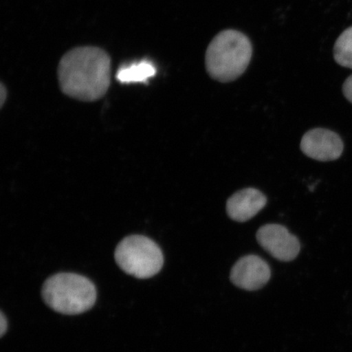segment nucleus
Instances as JSON below:
<instances>
[{
	"label": "nucleus",
	"instance_id": "ddd939ff",
	"mask_svg": "<svg viewBox=\"0 0 352 352\" xmlns=\"http://www.w3.org/2000/svg\"><path fill=\"white\" fill-rule=\"evenodd\" d=\"M6 98H7V89H6V87H4V85L2 83L1 86H0V100H1V101H0V104H1V107L4 104V102H6Z\"/></svg>",
	"mask_w": 352,
	"mask_h": 352
},
{
	"label": "nucleus",
	"instance_id": "1a4fd4ad",
	"mask_svg": "<svg viewBox=\"0 0 352 352\" xmlns=\"http://www.w3.org/2000/svg\"><path fill=\"white\" fill-rule=\"evenodd\" d=\"M156 72L155 66L151 61L142 60L123 66L118 70L116 78L121 83L146 82L155 76Z\"/></svg>",
	"mask_w": 352,
	"mask_h": 352
},
{
	"label": "nucleus",
	"instance_id": "39448f33",
	"mask_svg": "<svg viewBox=\"0 0 352 352\" xmlns=\"http://www.w3.org/2000/svg\"><path fill=\"white\" fill-rule=\"evenodd\" d=\"M256 239L267 252L280 261H292L300 252L297 237L280 224H266L261 227L257 232Z\"/></svg>",
	"mask_w": 352,
	"mask_h": 352
},
{
	"label": "nucleus",
	"instance_id": "f257e3e1",
	"mask_svg": "<svg viewBox=\"0 0 352 352\" xmlns=\"http://www.w3.org/2000/svg\"><path fill=\"white\" fill-rule=\"evenodd\" d=\"M110 57L95 47H76L61 58L58 66L60 89L82 101L99 100L110 85Z\"/></svg>",
	"mask_w": 352,
	"mask_h": 352
},
{
	"label": "nucleus",
	"instance_id": "f8f14e48",
	"mask_svg": "<svg viewBox=\"0 0 352 352\" xmlns=\"http://www.w3.org/2000/svg\"><path fill=\"white\" fill-rule=\"evenodd\" d=\"M7 329L8 320L6 315L3 314V312H1V314H0V336H1V337L6 334Z\"/></svg>",
	"mask_w": 352,
	"mask_h": 352
},
{
	"label": "nucleus",
	"instance_id": "6e6552de",
	"mask_svg": "<svg viewBox=\"0 0 352 352\" xmlns=\"http://www.w3.org/2000/svg\"><path fill=\"white\" fill-rule=\"evenodd\" d=\"M267 204V198L256 188H244L236 192L227 201L228 217L237 222L248 221Z\"/></svg>",
	"mask_w": 352,
	"mask_h": 352
},
{
	"label": "nucleus",
	"instance_id": "20e7f679",
	"mask_svg": "<svg viewBox=\"0 0 352 352\" xmlns=\"http://www.w3.org/2000/svg\"><path fill=\"white\" fill-rule=\"evenodd\" d=\"M116 261L126 274L138 279L157 275L164 266V257L160 246L144 236H130L118 245Z\"/></svg>",
	"mask_w": 352,
	"mask_h": 352
},
{
	"label": "nucleus",
	"instance_id": "7ed1b4c3",
	"mask_svg": "<svg viewBox=\"0 0 352 352\" xmlns=\"http://www.w3.org/2000/svg\"><path fill=\"white\" fill-rule=\"evenodd\" d=\"M41 293L44 302L52 310L70 316L91 309L98 297L91 280L69 272L50 276L43 283Z\"/></svg>",
	"mask_w": 352,
	"mask_h": 352
},
{
	"label": "nucleus",
	"instance_id": "423d86ee",
	"mask_svg": "<svg viewBox=\"0 0 352 352\" xmlns=\"http://www.w3.org/2000/svg\"><path fill=\"white\" fill-rule=\"evenodd\" d=\"M300 147L303 153L312 160L331 162L342 155L344 144L336 132L324 129H315L303 135Z\"/></svg>",
	"mask_w": 352,
	"mask_h": 352
},
{
	"label": "nucleus",
	"instance_id": "0eeeda50",
	"mask_svg": "<svg viewBox=\"0 0 352 352\" xmlns=\"http://www.w3.org/2000/svg\"><path fill=\"white\" fill-rule=\"evenodd\" d=\"M271 278L270 265L258 255L242 257L232 267L230 280L237 287L254 292L263 287Z\"/></svg>",
	"mask_w": 352,
	"mask_h": 352
},
{
	"label": "nucleus",
	"instance_id": "9d476101",
	"mask_svg": "<svg viewBox=\"0 0 352 352\" xmlns=\"http://www.w3.org/2000/svg\"><path fill=\"white\" fill-rule=\"evenodd\" d=\"M333 56L338 65L352 69V26L344 30L337 39Z\"/></svg>",
	"mask_w": 352,
	"mask_h": 352
},
{
	"label": "nucleus",
	"instance_id": "9b49d317",
	"mask_svg": "<svg viewBox=\"0 0 352 352\" xmlns=\"http://www.w3.org/2000/svg\"><path fill=\"white\" fill-rule=\"evenodd\" d=\"M343 94L352 103V76L346 78L342 87Z\"/></svg>",
	"mask_w": 352,
	"mask_h": 352
},
{
	"label": "nucleus",
	"instance_id": "f03ea898",
	"mask_svg": "<svg viewBox=\"0 0 352 352\" xmlns=\"http://www.w3.org/2000/svg\"><path fill=\"white\" fill-rule=\"evenodd\" d=\"M252 54V43L245 34L235 30H223L206 50V72L214 80L234 81L248 68Z\"/></svg>",
	"mask_w": 352,
	"mask_h": 352
}]
</instances>
